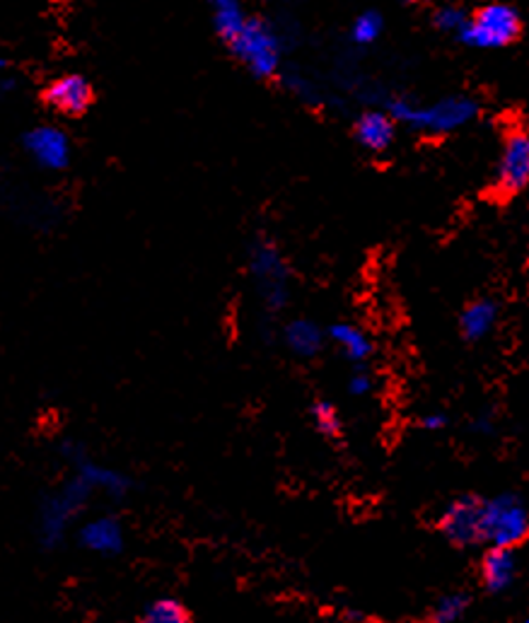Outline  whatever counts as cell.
<instances>
[{
    "label": "cell",
    "mask_w": 529,
    "mask_h": 623,
    "mask_svg": "<svg viewBox=\"0 0 529 623\" xmlns=\"http://www.w3.org/2000/svg\"><path fill=\"white\" fill-rule=\"evenodd\" d=\"M312 418H314V426L326 438H338L341 432H344V426H341V418H338V411L334 404L329 402H317L312 406Z\"/></svg>",
    "instance_id": "ac0fdd59"
},
{
    "label": "cell",
    "mask_w": 529,
    "mask_h": 623,
    "mask_svg": "<svg viewBox=\"0 0 529 623\" xmlns=\"http://www.w3.org/2000/svg\"><path fill=\"white\" fill-rule=\"evenodd\" d=\"M44 102L58 114L78 116L85 114L92 104V85L82 76H64L54 80L49 88L44 90Z\"/></svg>",
    "instance_id": "9c48e42d"
},
{
    "label": "cell",
    "mask_w": 529,
    "mask_h": 623,
    "mask_svg": "<svg viewBox=\"0 0 529 623\" xmlns=\"http://www.w3.org/2000/svg\"><path fill=\"white\" fill-rule=\"evenodd\" d=\"M394 119L387 112H366L356 122V138L363 148L372 152H382L392 146L394 140Z\"/></svg>",
    "instance_id": "8fae6325"
},
{
    "label": "cell",
    "mask_w": 529,
    "mask_h": 623,
    "mask_svg": "<svg viewBox=\"0 0 529 623\" xmlns=\"http://www.w3.org/2000/svg\"><path fill=\"white\" fill-rule=\"evenodd\" d=\"M252 274L264 288V300L268 308H280L286 290L284 258L274 250V244H256L252 250Z\"/></svg>",
    "instance_id": "52a82bcc"
},
{
    "label": "cell",
    "mask_w": 529,
    "mask_h": 623,
    "mask_svg": "<svg viewBox=\"0 0 529 623\" xmlns=\"http://www.w3.org/2000/svg\"><path fill=\"white\" fill-rule=\"evenodd\" d=\"M402 3H421V0H402Z\"/></svg>",
    "instance_id": "7402d4cb"
},
{
    "label": "cell",
    "mask_w": 529,
    "mask_h": 623,
    "mask_svg": "<svg viewBox=\"0 0 529 623\" xmlns=\"http://www.w3.org/2000/svg\"><path fill=\"white\" fill-rule=\"evenodd\" d=\"M525 623H529V619H527V621H525Z\"/></svg>",
    "instance_id": "cb8c5ba5"
},
{
    "label": "cell",
    "mask_w": 529,
    "mask_h": 623,
    "mask_svg": "<svg viewBox=\"0 0 529 623\" xmlns=\"http://www.w3.org/2000/svg\"><path fill=\"white\" fill-rule=\"evenodd\" d=\"M496 182L503 194H517L529 184V134L522 128L505 136Z\"/></svg>",
    "instance_id": "8992f818"
},
{
    "label": "cell",
    "mask_w": 529,
    "mask_h": 623,
    "mask_svg": "<svg viewBox=\"0 0 529 623\" xmlns=\"http://www.w3.org/2000/svg\"><path fill=\"white\" fill-rule=\"evenodd\" d=\"M382 34V18L380 13H363L356 22H353V30H350V37L356 44H372Z\"/></svg>",
    "instance_id": "d6986e66"
},
{
    "label": "cell",
    "mask_w": 529,
    "mask_h": 623,
    "mask_svg": "<svg viewBox=\"0 0 529 623\" xmlns=\"http://www.w3.org/2000/svg\"><path fill=\"white\" fill-rule=\"evenodd\" d=\"M488 517H491V505L474 496H464L460 500H455L450 508L445 510L438 522V529L440 534H445V539L455 546L479 544L488 539Z\"/></svg>",
    "instance_id": "5b68a950"
},
{
    "label": "cell",
    "mask_w": 529,
    "mask_h": 623,
    "mask_svg": "<svg viewBox=\"0 0 529 623\" xmlns=\"http://www.w3.org/2000/svg\"><path fill=\"white\" fill-rule=\"evenodd\" d=\"M368 390H370V380L366 378V374H356V378L350 380V392L363 394V392H368Z\"/></svg>",
    "instance_id": "44dd1931"
},
{
    "label": "cell",
    "mask_w": 529,
    "mask_h": 623,
    "mask_svg": "<svg viewBox=\"0 0 529 623\" xmlns=\"http://www.w3.org/2000/svg\"><path fill=\"white\" fill-rule=\"evenodd\" d=\"M30 155L46 170H64L70 162V143L64 131L54 126H37L25 138Z\"/></svg>",
    "instance_id": "30bf717a"
},
{
    "label": "cell",
    "mask_w": 529,
    "mask_h": 623,
    "mask_svg": "<svg viewBox=\"0 0 529 623\" xmlns=\"http://www.w3.org/2000/svg\"><path fill=\"white\" fill-rule=\"evenodd\" d=\"M332 338L341 346V350L346 353L350 360H363L370 356L372 344L370 338L360 332V328L350 326V324H336L332 328Z\"/></svg>",
    "instance_id": "9a60e30c"
},
{
    "label": "cell",
    "mask_w": 529,
    "mask_h": 623,
    "mask_svg": "<svg viewBox=\"0 0 529 623\" xmlns=\"http://www.w3.org/2000/svg\"><path fill=\"white\" fill-rule=\"evenodd\" d=\"M469 22V18L462 13L460 8H440L438 13H435V25H438L442 32H452V34H460L464 30V25Z\"/></svg>",
    "instance_id": "ffe728a7"
},
{
    "label": "cell",
    "mask_w": 529,
    "mask_h": 623,
    "mask_svg": "<svg viewBox=\"0 0 529 623\" xmlns=\"http://www.w3.org/2000/svg\"><path fill=\"white\" fill-rule=\"evenodd\" d=\"M78 542L95 556H119L126 544L124 524L114 515H100L78 529Z\"/></svg>",
    "instance_id": "ba28073f"
},
{
    "label": "cell",
    "mask_w": 529,
    "mask_h": 623,
    "mask_svg": "<svg viewBox=\"0 0 529 623\" xmlns=\"http://www.w3.org/2000/svg\"><path fill=\"white\" fill-rule=\"evenodd\" d=\"M286 338H288V346L296 353H302V356H312V353L322 344L320 328L310 322H292L288 326Z\"/></svg>",
    "instance_id": "2e32d148"
},
{
    "label": "cell",
    "mask_w": 529,
    "mask_h": 623,
    "mask_svg": "<svg viewBox=\"0 0 529 623\" xmlns=\"http://www.w3.org/2000/svg\"><path fill=\"white\" fill-rule=\"evenodd\" d=\"M140 623H192V614L176 597H158L143 609Z\"/></svg>",
    "instance_id": "5bb4252c"
},
{
    "label": "cell",
    "mask_w": 529,
    "mask_h": 623,
    "mask_svg": "<svg viewBox=\"0 0 529 623\" xmlns=\"http://www.w3.org/2000/svg\"><path fill=\"white\" fill-rule=\"evenodd\" d=\"M68 457L76 466L73 476L61 488L49 493L39 508L37 532L44 546H56L64 542L68 527L78 520L95 493H104L110 498H124L128 488H131V481L126 474L88 460L85 452H68Z\"/></svg>",
    "instance_id": "6da1fadb"
},
{
    "label": "cell",
    "mask_w": 529,
    "mask_h": 623,
    "mask_svg": "<svg viewBox=\"0 0 529 623\" xmlns=\"http://www.w3.org/2000/svg\"><path fill=\"white\" fill-rule=\"evenodd\" d=\"M387 112L394 122L423 134H452L476 116L479 107L469 97H445L435 104H414L409 100H390Z\"/></svg>",
    "instance_id": "7a4b0ae2"
},
{
    "label": "cell",
    "mask_w": 529,
    "mask_h": 623,
    "mask_svg": "<svg viewBox=\"0 0 529 623\" xmlns=\"http://www.w3.org/2000/svg\"><path fill=\"white\" fill-rule=\"evenodd\" d=\"M493 320H496V310H493V304L488 302H476L469 308L462 316V326H464V334L469 338H479L484 336L488 328L493 326Z\"/></svg>",
    "instance_id": "e0dca14e"
},
{
    "label": "cell",
    "mask_w": 529,
    "mask_h": 623,
    "mask_svg": "<svg viewBox=\"0 0 529 623\" xmlns=\"http://www.w3.org/2000/svg\"><path fill=\"white\" fill-rule=\"evenodd\" d=\"M210 13H214V27L220 34V39L228 44L238 37L246 25L244 8L240 0H210Z\"/></svg>",
    "instance_id": "7c38bea8"
},
{
    "label": "cell",
    "mask_w": 529,
    "mask_h": 623,
    "mask_svg": "<svg viewBox=\"0 0 529 623\" xmlns=\"http://www.w3.org/2000/svg\"><path fill=\"white\" fill-rule=\"evenodd\" d=\"M232 54L256 78H272L280 66V39L264 20H246L242 32L230 42Z\"/></svg>",
    "instance_id": "3957f363"
},
{
    "label": "cell",
    "mask_w": 529,
    "mask_h": 623,
    "mask_svg": "<svg viewBox=\"0 0 529 623\" xmlns=\"http://www.w3.org/2000/svg\"><path fill=\"white\" fill-rule=\"evenodd\" d=\"M481 578L488 590L498 592L505 585L513 580V556L508 549L493 546L488 554L481 561Z\"/></svg>",
    "instance_id": "4fadbf2b"
},
{
    "label": "cell",
    "mask_w": 529,
    "mask_h": 623,
    "mask_svg": "<svg viewBox=\"0 0 529 623\" xmlns=\"http://www.w3.org/2000/svg\"><path fill=\"white\" fill-rule=\"evenodd\" d=\"M517 34H520V15L515 13V8L491 3L481 8L457 37L474 49H501L515 42Z\"/></svg>",
    "instance_id": "277c9868"
},
{
    "label": "cell",
    "mask_w": 529,
    "mask_h": 623,
    "mask_svg": "<svg viewBox=\"0 0 529 623\" xmlns=\"http://www.w3.org/2000/svg\"><path fill=\"white\" fill-rule=\"evenodd\" d=\"M3 68H5V61H3V58H0V70H3Z\"/></svg>",
    "instance_id": "603a6c76"
}]
</instances>
